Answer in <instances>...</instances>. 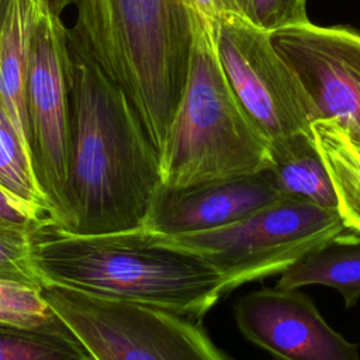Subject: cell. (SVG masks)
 <instances>
[{
    "label": "cell",
    "mask_w": 360,
    "mask_h": 360,
    "mask_svg": "<svg viewBox=\"0 0 360 360\" xmlns=\"http://www.w3.org/2000/svg\"><path fill=\"white\" fill-rule=\"evenodd\" d=\"M249 21L267 32L305 22L307 0H250Z\"/></svg>",
    "instance_id": "cell-19"
},
{
    "label": "cell",
    "mask_w": 360,
    "mask_h": 360,
    "mask_svg": "<svg viewBox=\"0 0 360 360\" xmlns=\"http://www.w3.org/2000/svg\"><path fill=\"white\" fill-rule=\"evenodd\" d=\"M269 153L267 172L280 197L338 210V198L329 173L311 131L270 142Z\"/></svg>",
    "instance_id": "cell-12"
},
{
    "label": "cell",
    "mask_w": 360,
    "mask_h": 360,
    "mask_svg": "<svg viewBox=\"0 0 360 360\" xmlns=\"http://www.w3.org/2000/svg\"><path fill=\"white\" fill-rule=\"evenodd\" d=\"M270 41L300 83L312 122L335 121L360 143V32L305 21L270 32Z\"/></svg>",
    "instance_id": "cell-9"
},
{
    "label": "cell",
    "mask_w": 360,
    "mask_h": 360,
    "mask_svg": "<svg viewBox=\"0 0 360 360\" xmlns=\"http://www.w3.org/2000/svg\"><path fill=\"white\" fill-rule=\"evenodd\" d=\"M0 360H91L62 323L24 328L0 322Z\"/></svg>",
    "instance_id": "cell-15"
},
{
    "label": "cell",
    "mask_w": 360,
    "mask_h": 360,
    "mask_svg": "<svg viewBox=\"0 0 360 360\" xmlns=\"http://www.w3.org/2000/svg\"><path fill=\"white\" fill-rule=\"evenodd\" d=\"M3 6H4V0H0V15H1V10H3Z\"/></svg>",
    "instance_id": "cell-23"
},
{
    "label": "cell",
    "mask_w": 360,
    "mask_h": 360,
    "mask_svg": "<svg viewBox=\"0 0 360 360\" xmlns=\"http://www.w3.org/2000/svg\"><path fill=\"white\" fill-rule=\"evenodd\" d=\"M190 20L188 77L159 155L160 184L184 187L267 170L269 142L232 94L212 37L200 20Z\"/></svg>",
    "instance_id": "cell-4"
},
{
    "label": "cell",
    "mask_w": 360,
    "mask_h": 360,
    "mask_svg": "<svg viewBox=\"0 0 360 360\" xmlns=\"http://www.w3.org/2000/svg\"><path fill=\"white\" fill-rule=\"evenodd\" d=\"M345 231L338 210L280 197L224 226L155 235L207 260L221 273L231 292L245 283L284 271L308 253L339 240Z\"/></svg>",
    "instance_id": "cell-5"
},
{
    "label": "cell",
    "mask_w": 360,
    "mask_h": 360,
    "mask_svg": "<svg viewBox=\"0 0 360 360\" xmlns=\"http://www.w3.org/2000/svg\"><path fill=\"white\" fill-rule=\"evenodd\" d=\"M48 222L51 219L44 211L21 201L0 187V231L31 235Z\"/></svg>",
    "instance_id": "cell-20"
},
{
    "label": "cell",
    "mask_w": 360,
    "mask_h": 360,
    "mask_svg": "<svg viewBox=\"0 0 360 360\" xmlns=\"http://www.w3.org/2000/svg\"><path fill=\"white\" fill-rule=\"evenodd\" d=\"M0 278L42 285L32 263L30 235L0 231Z\"/></svg>",
    "instance_id": "cell-18"
},
{
    "label": "cell",
    "mask_w": 360,
    "mask_h": 360,
    "mask_svg": "<svg viewBox=\"0 0 360 360\" xmlns=\"http://www.w3.org/2000/svg\"><path fill=\"white\" fill-rule=\"evenodd\" d=\"M311 132L329 173L338 212L346 229L360 233V143L330 120H316Z\"/></svg>",
    "instance_id": "cell-13"
},
{
    "label": "cell",
    "mask_w": 360,
    "mask_h": 360,
    "mask_svg": "<svg viewBox=\"0 0 360 360\" xmlns=\"http://www.w3.org/2000/svg\"><path fill=\"white\" fill-rule=\"evenodd\" d=\"M51 1H52V0H51Z\"/></svg>",
    "instance_id": "cell-24"
},
{
    "label": "cell",
    "mask_w": 360,
    "mask_h": 360,
    "mask_svg": "<svg viewBox=\"0 0 360 360\" xmlns=\"http://www.w3.org/2000/svg\"><path fill=\"white\" fill-rule=\"evenodd\" d=\"M277 198L267 170L184 187L159 184L141 228L159 235L208 231L239 221Z\"/></svg>",
    "instance_id": "cell-11"
},
{
    "label": "cell",
    "mask_w": 360,
    "mask_h": 360,
    "mask_svg": "<svg viewBox=\"0 0 360 360\" xmlns=\"http://www.w3.org/2000/svg\"><path fill=\"white\" fill-rule=\"evenodd\" d=\"M215 49L232 94L269 143L311 131L309 103L270 32L232 13L218 25Z\"/></svg>",
    "instance_id": "cell-7"
},
{
    "label": "cell",
    "mask_w": 360,
    "mask_h": 360,
    "mask_svg": "<svg viewBox=\"0 0 360 360\" xmlns=\"http://www.w3.org/2000/svg\"><path fill=\"white\" fill-rule=\"evenodd\" d=\"M75 11L77 48L136 112L160 155L190 66L191 20L184 0H52Z\"/></svg>",
    "instance_id": "cell-2"
},
{
    "label": "cell",
    "mask_w": 360,
    "mask_h": 360,
    "mask_svg": "<svg viewBox=\"0 0 360 360\" xmlns=\"http://www.w3.org/2000/svg\"><path fill=\"white\" fill-rule=\"evenodd\" d=\"M277 288L298 290L321 284L340 292L345 307L360 300V245L333 242L314 250L280 273Z\"/></svg>",
    "instance_id": "cell-14"
},
{
    "label": "cell",
    "mask_w": 360,
    "mask_h": 360,
    "mask_svg": "<svg viewBox=\"0 0 360 360\" xmlns=\"http://www.w3.org/2000/svg\"><path fill=\"white\" fill-rule=\"evenodd\" d=\"M233 314L248 340L281 360H360L359 346L332 329L298 290L248 292Z\"/></svg>",
    "instance_id": "cell-10"
},
{
    "label": "cell",
    "mask_w": 360,
    "mask_h": 360,
    "mask_svg": "<svg viewBox=\"0 0 360 360\" xmlns=\"http://www.w3.org/2000/svg\"><path fill=\"white\" fill-rule=\"evenodd\" d=\"M68 179L53 222L73 233L141 228L160 184L159 155L136 112L68 34Z\"/></svg>",
    "instance_id": "cell-1"
},
{
    "label": "cell",
    "mask_w": 360,
    "mask_h": 360,
    "mask_svg": "<svg viewBox=\"0 0 360 360\" xmlns=\"http://www.w3.org/2000/svg\"><path fill=\"white\" fill-rule=\"evenodd\" d=\"M0 187L49 217L48 202L34 174L31 159L0 107ZM51 219V217H49ZM52 222V221H51Z\"/></svg>",
    "instance_id": "cell-16"
},
{
    "label": "cell",
    "mask_w": 360,
    "mask_h": 360,
    "mask_svg": "<svg viewBox=\"0 0 360 360\" xmlns=\"http://www.w3.org/2000/svg\"><path fill=\"white\" fill-rule=\"evenodd\" d=\"M0 322L42 328L60 321L42 297L39 285L0 278Z\"/></svg>",
    "instance_id": "cell-17"
},
{
    "label": "cell",
    "mask_w": 360,
    "mask_h": 360,
    "mask_svg": "<svg viewBox=\"0 0 360 360\" xmlns=\"http://www.w3.org/2000/svg\"><path fill=\"white\" fill-rule=\"evenodd\" d=\"M188 14L201 21L215 41L221 20L228 14H236L231 0H184Z\"/></svg>",
    "instance_id": "cell-21"
},
{
    "label": "cell",
    "mask_w": 360,
    "mask_h": 360,
    "mask_svg": "<svg viewBox=\"0 0 360 360\" xmlns=\"http://www.w3.org/2000/svg\"><path fill=\"white\" fill-rule=\"evenodd\" d=\"M42 284L167 309L193 319L226 292L221 273L197 253L142 228L73 233L52 222L30 235Z\"/></svg>",
    "instance_id": "cell-3"
},
{
    "label": "cell",
    "mask_w": 360,
    "mask_h": 360,
    "mask_svg": "<svg viewBox=\"0 0 360 360\" xmlns=\"http://www.w3.org/2000/svg\"><path fill=\"white\" fill-rule=\"evenodd\" d=\"M68 30L51 4L35 22L27 87L31 162L53 222L69 162V105L65 55Z\"/></svg>",
    "instance_id": "cell-8"
},
{
    "label": "cell",
    "mask_w": 360,
    "mask_h": 360,
    "mask_svg": "<svg viewBox=\"0 0 360 360\" xmlns=\"http://www.w3.org/2000/svg\"><path fill=\"white\" fill-rule=\"evenodd\" d=\"M41 292L91 360H229L193 318L53 284Z\"/></svg>",
    "instance_id": "cell-6"
},
{
    "label": "cell",
    "mask_w": 360,
    "mask_h": 360,
    "mask_svg": "<svg viewBox=\"0 0 360 360\" xmlns=\"http://www.w3.org/2000/svg\"><path fill=\"white\" fill-rule=\"evenodd\" d=\"M233 10L236 14L249 20V10H250V0H231Z\"/></svg>",
    "instance_id": "cell-22"
}]
</instances>
